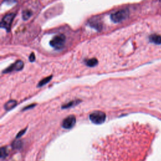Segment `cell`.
Returning a JSON list of instances; mask_svg holds the SVG:
<instances>
[{
    "instance_id": "cell-1",
    "label": "cell",
    "mask_w": 161,
    "mask_h": 161,
    "mask_svg": "<svg viewBox=\"0 0 161 161\" xmlns=\"http://www.w3.org/2000/svg\"><path fill=\"white\" fill-rule=\"evenodd\" d=\"M129 16V11L128 9H123L118 10L110 15V18L114 23H120L126 20Z\"/></svg>"
},
{
    "instance_id": "cell-2",
    "label": "cell",
    "mask_w": 161,
    "mask_h": 161,
    "mask_svg": "<svg viewBox=\"0 0 161 161\" xmlns=\"http://www.w3.org/2000/svg\"><path fill=\"white\" fill-rule=\"evenodd\" d=\"M89 119L92 123L100 125L105 122L106 114L103 111H95L89 114Z\"/></svg>"
},
{
    "instance_id": "cell-3",
    "label": "cell",
    "mask_w": 161,
    "mask_h": 161,
    "mask_svg": "<svg viewBox=\"0 0 161 161\" xmlns=\"http://www.w3.org/2000/svg\"><path fill=\"white\" fill-rule=\"evenodd\" d=\"M66 42V37L63 34L55 36L50 42V45L53 48L60 50L62 49Z\"/></svg>"
},
{
    "instance_id": "cell-4",
    "label": "cell",
    "mask_w": 161,
    "mask_h": 161,
    "mask_svg": "<svg viewBox=\"0 0 161 161\" xmlns=\"http://www.w3.org/2000/svg\"><path fill=\"white\" fill-rule=\"evenodd\" d=\"M15 17V15L14 13H9L6 15L2 20L1 27L5 28L7 32H10L11 24H12Z\"/></svg>"
},
{
    "instance_id": "cell-5",
    "label": "cell",
    "mask_w": 161,
    "mask_h": 161,
    "mask_svg": "<svg viewBox=\"0 0 161 161\" xmlns=\"http://www.w3.org/2000/svg\"><path fill=\"white\" fill-rule=\"evenodd\" d=\"M24 66V62L20 60H18L17 62H15L14 64H13L12 65H11L8 68H6L5 70L3 71V73H9L15 71H21L23 69Z\"/></svg>"
},
{
    "instance_id": "cell-6",
    "label": "cell",
    "mask_w": 161,
    "mask_h": 161,
    "mask_svg": "<svg viewBox=\"0 0 161 161\" xmlns=\"http://www.w3.org/2000/svg\"><path fill=\"white\" fill-rule=\"evenodd\" d=\"M76 122V117L74 115H69L63 120L62 126L64 129H71L74 126Z\"/></svg>"
},
{
    "instance_id": "cell-7",
    "label": "cell",
    "mask_w": 161,
    "mask_h": 161,
    "mask_svg": "<svg viewBox=\"0 0 161 161\" xmlns=\"http://www.w3.org/2000/svg\"><path fill=\"white\" fill-rule=\"evenodd\" d=\"M89 26L92 28L96 29V30L101 32L103 29V24L100 20H98L97 18H95L89 21Z\"/></svg>"
},
{
    "instance_id": "cell-8",
    "label": "cell",
    "mask_w": 161,
    "mask_h": 161,
    "mask_svg": "<svg viewBox=\"0 0 161 161\" xmlns=\"http://www.w3.org/2000/svg\"><path fill=\"white\" fill-rule=\"evenodd\" d=\"M149 41L157 45L161 44V36L157 34H152L149 37Z\"/></svg>"
},
{
    "instance_id": "cell-9",
    "label": "cell",
    "mask_w": 161,
    "mask_h": 161,
    "mask_svg": "<svg viewBox=\"0 0 161 161\" xmlns=\"http://www.w3.org/2000/svg\"><path fill=\"white\" fill-rule=\"evenodd\" d=\"M17 105V101L15 100H9L6 102L5 105V109L7 111L11 110Z\"/></svg>"
},
{
    "instance_id": "cell-10",
    "label": "cell",
    "mask_w": 161,
    "mask_h": 161,
    "mask_svg": "<svg viewBox=\"0 0 161 161\" xmlns=\"http://www.w3.org/2000/svg\"><path fill=\"white\" fill-rule=\"evenodd\" d=\"M98 61L96 58H92V59L85 60V64L88 67H91L96 66L98 64Z\"/></svg>"
},
{
    "instance_id": "cell-11",
    "label": "cell",
    "mask_w": 161,
    "mask_h": 161,
    "mask_svg": "<svg viewBox=\"0 0 161 161\" xmlns=\"http://www.w3.org/2000/svg\"><path fill=\"white\" fill-rule=\"evenodd\" d=\"M80 101H81L80 100H75V101H72L71 102H69L68 103H66V104L62 106V109H67V108H69L70 107H74V106L79 104Z\"/></svg>"
},
{
    "instance_id": "cell-12",
    "label": "cell",
    "mask_w": 161,
    "mask_h": 161,
    "mask_svg": "<svg viewBox=\"0 0 161 161\" xmlns=\"http://www.w3.org/2000/svg\"><path fill=\"white\" fill-rule=\"evenodd\" d=\"M32 15V11H30L29 9L24 10V11H23V13H22V18L24 20H28L31 17Z\"/></svg>"
},
{
    "instance_id": "cell-13",
    "label": "cell",
    "mask_w": 161,
    "mask_h": 161,
    "mask_svg": "<svg viewBox=\"0 0 161 161\" xmlns=\"http://www.w3.org/2000/svg\"><path fill=\"white\" fill-rule=\"evenodd\" d=\"M52 76H50L49 77H47L43 79L42 80H40V81L39 83L38 87H42V86L45 85L46 84H47L52 79Z\"/></svg>"
},
{
    "instance_id": "cell-14",
    "label": "cell",
    "mask_w": 161,
    "mask_h": 161,
    "mask_svg": "<svg viewBox=\"0 0 161 161\" xmlns=\"http://www.w3.org/2000/svg\"><path fill=\"white\" fill-rule=\"evenodd\" d=\"M12 147L15 149H20L23 147V142L20 140H15L12 144Z\"/></svg>"
},
{
    "instance_id": "cell-15",
    "label": "cell",
    "mask_w": 161,
    "mask_h": 161,
    "mask_svg": "<svg viewBox=\"0 0 161 161\" xmlns=\"http://www.w3.org/2000/svg\"><path fill=\"white\" fill-rule=\"evenodd\" d=\"M8 155V151L6 147H2L1 148V158L2 159H5Z\"/></svg>"
},
{
    "instance_id": "cell-16",
    "label": "cell",
    "mask_w": 161,
    "mask_h": 161,
    "mask_svg": "<svg viewBox=\"0 0 161 161\" xmlns=\"http://www.w3.org/2000/svg\"><path fill=\"white\" fill-rule=\"evenodd\" d=\"M29 61L31 62H33L36 61V56H35V54H34L33 52L29 56Z\"/></svg>"
},
{
    "instance_id": "cell-17",
    "label": "cell",
    "mask_w": 161,
    "mask_h": 161,
    "mask_svg": "<svg viewBox=\"0 0 161 161\" xmlns=\"http://www.w3.org/2000/svg\"><path fill=\"white\" fill-rule=\"evenodd\" d=\"M26 131H27V129H24V130H21V132H20L18 133V135H17V139H18V138L21 137L23 135H24V133H25Z\"/></svg>"
},
{
    "instance_id": "cell-18",
    "label": "cell",
    "mask_w": 161,
    "mask_h": 161,
    "mask_svg": "<svg viewBox=\"0 0 161 161\" xmlns=\"http://www.w3.org/2000/svg\"><path fill=\"white\" fill-rule=\"evenodd\" d=\"M36 106V105L35 104H33V105H29V106H28L27 107H25V108H24V110H28V109H30V108H32V107H35Z\"/></svg>"
}]
</instances>
